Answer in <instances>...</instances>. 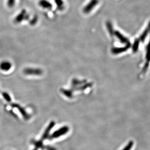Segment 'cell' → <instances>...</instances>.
<instances>
[{"label": "cell", "instance_id": "2e32d148", "mask_svg": "<svg viewBox=\"0 0 150 150\" xmlns=\"http://www.w3.org/2000/svg\"><path fill=\"white\" fill-rule=\"evenodd\" d=\"M15 3V0H8L7 1V5L9 7H13L14 6Z\"/></svg>", "mask_w": 150, "mask_h": 150}, {"label": "cell", "instance_id": "6da1fadb", "mask_svg": "<svg viewBox=\"0 0 150 150\" xmlns=\"http://www.w3.org/2000/svg\"><path fill=\"white\" fill-rule=\"evenodd\" d=\"M69 127L67 126L62 127L53 133V134L51 136L50 139H56L61 136H63L66 133H67L69 131Z\"/></svg>", "mask_w": 150, "mask_h": 150}, {"label": "cell", "instance_id": "8fae6325", "mask_svg": "<svg viewBox=\"0 0 150 150\" xmlns=\"http://www.w3.org/2000/svg\"><path fill=\"white\" fill-rule=\"evenodd\" d=\"M54 1L59 9L62 10L64 9V2L62 0H54Z\"/></svg>", "mask_w": 150, "mask_h": 150}, {"label": "cell", "instance_id": "7c38bea8", "mask_svg": "<svg viewBox=\"0 0 150 150\" xmlns=\"http://www.w3.org/2000/svg\"><path fill=\"white\" fill-rule=\"evenodd\" d=\"M134 142L132 140L129 142L126 145V146L122 150H131L132 148L133 147Z\"/></svg>", "mask_w": 150, "mask_h": 150}, {"label": "cell", "instance_id": "ba28073f", "mask_svg": "<svg viewBox=\"0 0 150 150\" xmlns=\"http://www.w3.org/2000/svg\"><path fill=\"white\" fill-rule=\"evenodd\" d=\"M39 6L44 8L50 9L52 7V5L47 0H40L39 2Z\"/></svg>", "mask_w": 150, "mask_h": 150}, {"label": "cell", "instance_id": "8992f818", "mask_svg": "<svg viewBox=\"0 0 150 150\" xmlns=\"http://www.w3.org/2000/svg\"><path fill=\"white\" fill-rule=\"evenodd\" d=\"M55 125V122L54 121H51V122L49 123V125L48 126V127H47V128L46 129V130H45L43 135L42 136V140H45V139L47 138L50 132L51 129L53 128Z\"/></svg>", "mask_w": 150, "mask_h": 150}, {"label": "cell", "instance_id": "ac0fdd59", "mask_svg": "<svg viewBox=\"0 0 150 150\" xmlns=\"http://www.w3.org/2000/svg\"><path fill=\"white\" fill-rule=\"evenodd\" d=\"M33 150H38V149H37V148H35V149H34Z\"/></svg>", "mask_w": 150, "mask_h": 150}, {"label": "cell", "instance_id": "5b68a950", "mask_svg": "<svg viewBox=\"0 0 150 150\" xmlns=\"http://www.w3.org/2000/svg\"><path fill=\"white\" fill-rule=\"evenodd\" d=\"M11 105L12 107L16 108H17L19 110V112H21V114H22V115L25 118V119L26 120L29 119V115L25 111V109L23 107H21V106L19 105L18 104H15V103H13V104H12Z\"/></svg>", "mask_w": 150, "mask_h": 150}, {"label": "cell", "instance_id": "e0dca14e", "mask_svg": "<svg viewBox=\"0 0 150 150\" xmlns=\"http://www.w3.org/2000/svg\"><path fill=\"white\" fill-rule=\"evenodd\" d=\"M45 149H46V150H57L56 149H55V148L50 146H45Z\"/></svg>", "mask_w": 150, "mask_h": 150}, {"label": "cell", "instance_id": "52a82bcc", "mask_svg": "<svg viewBox=\"0 0 150 150\" xmlns=\"http://www.w3.org/2000/svg\"><path fill=\"white\" fill-rule=\"evenodd\" d=\"M12 64L9 62L4 61L0 64V69L4 71H7L11 68Z\"/></svg>", "mask_w": 150, "mask_h": 150}, {"label": "cell", "instance_id": "30bf717a", "mask_svg": "<svg viewBox=\"0 0 150 150\" xmlns=\"http://www.w3.org/2000/svg\"><path fill=\"white\" fill-rule=\"evenodd\" d=\"M61 91L62 94H64V95H65L67 98H70L72 97V92L70 91V90L66 89H61Z\"/></svg>", "mask_w": 150, "mask_h": 150}, {"label": "cell", "instance_id": "4fadbf2b", "mask_svg": "<svg viewBox=\"0 0 150 150\" xmlns=\"http://www.w3.org/2000/svg\"><path fill=\"white\" fill-rule=\"evenodd\" d=\"M1 95L3 96V97H4V98L8 101V102H10L11 101V98L10 97V96L8 94H7V93L6 92H1Z\"/></svg>", "mask_w": 150, "mask_h": 150}, {"label": "cell", "instance_id": "9a60e30c", "mask_svg": "<svg viewBox=\"0 0 150 150\" xmlns=\"http://www.w3.org/2000/svg\"><path fill=\"white\" fill-rule=\"evenodd\" d=\"M38 22V17L37 16H34L33 18L30 21V24L32 25H35L36 23H37V22Z\"/></svg>", "mask_w": 150, "mask_h": 150}, {"label": "cell", "instance_id": "7a4b0ae2", "mask_svg": "<svg viewBox=\"0 0 150 150\" xmlns=\"http://www.w3.org/2000/svg\"><path fill=\"white\" fill-rule=\"evenodd\" d=\"M98 0H91L89 3L85 6L83 9V12L85 14H88L92 11L93 9L98 4Z\"/></svg>", "mask_w": 150, "mask_h": 150}, {"label": "cell", "instance_id": "3957f363", "mask_svg": "<svg viewBox=\"0 0 150 150\" xmlns=\"http://www.w3.org/2000/svg\"><path fill=\"white\" fill-rule=\"evenodd\" d=\"M23 73L25 75H36L40 76L42 74V70L39 68H25L23 70Z\"/></svg>", "mask_w": 150, "mask_h": 150}, {"label": "cell", "instance_id": "5bb4252c", "mask_svg": "<svg viewBox=\"0 0 150 150\" xmlns=\"http://www.w3.org/2000/svg\"><path fill=\"white\" fill-rule=\"evenodd\" d=\"M85 82L84 81H80L76 79H74L72 81V84L73 86H75L76 85H80L81 84L83 83V82Z\"/></svg>", "mask_w": 150, "mask_h": 150}, {"label": "cell", "instance_id": "9c48e42d", "mask_svg": "<svg viewBox=\"0 0 150 150\" xmlns=\"http://www.w3.org/2000/svg\"><path fill=\"white\" fill-rule=\"evenodd\" d=\"M32 144H33L36 147V148L38 149V148H42V149H44L45 148V146H44L43 144V143L42 141H35V140H33L31 142Z\"/></svg>", "mask_w": 150, "mask_h": 150}, {"label": "cell", "instance_id": "277c9868", "mask_svg": "<svg viewBox=\"0 0 150 150\" xmlns=\"http://www.w3.org/2000/svg\"><path fill=\"white\" fill-rule=\"evenodd\" d=\"M29 18V15L26 14V10L23 9L15 18L14 22L15 23H19L23 20H28Z\"/></svg>", "mask_w": 150, "mask_h": 150}]
</instances>
